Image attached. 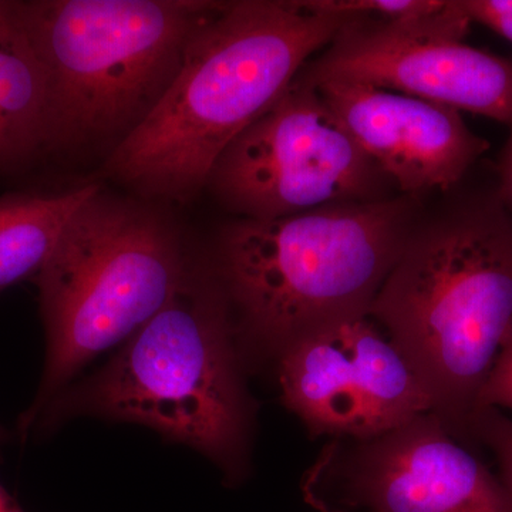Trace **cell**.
I'll return each mask as SVG.
<instances>
[{"mask_svg": "<svg viewBox=\"0 0 512 512\" xmlns=\"http://www.w3.org/2000/svg\"><path fill=\"white\" fill-rule=\"evenodd\" d=\"M5 439H6L5 430H3L2 427H0V443H2V441Z\"/></svg>", "mask_w": 512, "mask_h": 512, "instance_id": "obj_20", "label": "cell"}, {"mask_svg": "<svg viewBox=\"0 0 512 512\" xmlns=\"http://www.w3.org/2000/svg\"><path fill=\"white\" fill-rule=\"evenodd\" d=\"M303 495L319 512H512L500 477L431 412L372 439H336Z\"/></svg>", "mask_w": 512, "mask_h": 512, "instance_id": "obj_8", "label": "cell"}, {"mask_svg": "<svg viewBox=\"0 0 512 512\" xmlns=\"http://www.w3.org/2000/svg\"><path fill=\"white\" fill-rule=\"evenodd\" d=\"M187 275L180 237L157 211L100 188L87 198L36 276L47 355L22 430L77 370L154 318Z\"/></svg>", "mask_w": 512, "mask_h": 512, "instance_id": "obj_6", "label": "cell"}, {"mask_svg": "<svg viewBox=\"0 0 512 512\" xmlns=\"http://www.w3.org/2000/svg\"><path fill=\"white\" fill-rule=\"evenodd\" d=\"M498 174H500V188L497 194L505 211L512 218V124L510 126V136L505 144L503 154H501L500 165H498Z\"/></svg>", "mask_w": 512, "mask_h": 512, "instance_id": "obj_18", "label": "cell"}, {"mask_svg": "<svg viewBox=\"0 0 512 512\" xmlns=\"http://www.w3.org/2000/svg\"><path fill=\"white\" fill-rule=\"evenodd\" d=\"M301 6L323 15L357 19L404 20L436 12L444 2L436 0H302Z\"/></svg>", "mask_w": 512, "mask_h": 512, "instance_id": "obj_14", "label": "cell"}, {"mask_svg": "<svg viewBox=\"0 0 512 512\" xmlns=\"http://www.w3.org/2000/svg\"><path fill=\"white\" fill-rule=\"evenodd\" d=\"M471 22L480 23L512 43V0H463Z\"/></svg>", "mask_w": 512, "mask_h": 512, "instance_id": "obj_17", "label": "cell"}, {"mask_svg": "<svg viewBox=\"0 0 512 512\" xmlns=\"http://www.w3.org/2000/svg\"><path fill=\"white\" fill-rule=\"evenodd\" d=\"M229 303L220 279L185 276L167 305L97 375L62 397L59 409L144 424L241 481L252 404Z\"/></svg>", "mask_w": 512, "mask_h": 512, "instance_id": "obj_4", "label": "cell"}, {"mask_svg": "<svg viewBox=\"0 0 512 512\" xmlns=\"http://www.w3.org/2000/svg\"><path fill=\"white\" fill-rule=\"evenodd\" d=\"M94 184L60 194H9L0 198V292L37 276Z\"/></svg>", "mask_w": 512, "mask_h": 512, "instance_id": "obj_13", "label": "cell"}, {"mask_svg": "<svg viewBox=\"0 0 512 512\" xmlns=\"http://www.w3.org/2000/svg\"><path fill=\"white\" fill-rule=\"evenodd\" d=\"M412 218L409 200L384 198L229 222L218 237V276L245 335L279 357L315 333L369 316Z\"/></svg>", "mask_w": 512, "mask_h": 512, "instance_id": "obj_3", "label": "cell"}, {"mask_svg": "<svg viewBox=\"0 0 512 512\" xmlns=\"http://www.w3.org/2000/svg\"><path fill=\"white\" fill-rule=\"evenodd\" d=\"M47 79L18 2H0V170L47 147Z\"/></svg>", "mask_w": 512, "mask_h": 512, "instance_id": "obj_12", "label": "cell"}, {"mask_svg": "<svg viewBox=\"0 0 512 512\" xmlns=\"http://www.w3.org/2000/svg\"><path fill=\"white\" fill-rule=\"evenodd\" d=\"M485 407L512 410V320L505 330L493 367L478 394L477 410Z\"/></svg>", "mask_w": 512, "mask_h": 512, "instance_id": "obj_16", "label": "cell"}, {"mask_svg": "<svg viewBox=\"0 0 512 512\" xmlns=\"http://www.w3.org/2000/svg\"><path fill=\"white\" fill-rule=\"evenodd\" d=\"M474 444H483L493 451L500 467V480L512 497V420L493 407L478 409L474 414Z\"/></svg>", "mask_w": 512, "mask_h": 512, "instance_id": "obj_15", "label": "cell"}, {"mask_svg": "<svg viewBox=\"0 0 512 512\" xmlns=\"http://www.w3.org/2000/svg\"><path fill=\"white\" fill-rule=\"evenodd\" d=\"M369 316L423 384L431 413L474 446L478 394L512 320V218L497 192L412 232Z\"/></svg>", "mask_w": 512, "mask_h": 512, "instance_id": "obj_2", "label": "cell"}, {"mask_svg": "<svg viewBox=\"0 0 512 512\" xmlns=\"http://www.w3.org/2000/svg\"><path fill=\"white\" fill-rule=\"evenodd\" d=\"M0 512H23L2 485H0Z\"/></svg>", "mask_w": 512, "mask_h": 512, "instance_id": "obj_19", "label": "cell"}, {"mask_svg": "<svg viewBox=\"0 0 512 512\" xmlns=\"http://www.w3.org/2000/svg\"><path fill=\"white\" fill-rule=\"evenodd\" d=\"M461 2L419 18L360 19L302 72L470 111L512 124V60L463 42L471 26Z\"/></svg>", "mask_w": 512, "mask_h": 512, "instance_id": "obj_9", "label": "cell"}, {"mask_svg": "<svg viewBox=\"0 0 512 512\" xmlns=\"http://www.w3.org/2000/svg\"><path fill=\"white\" fill-rule=\"evenodd\" d=\"M315 84L350 136L404 194L448 190L490 147L450 107L365 84Z\"/></svg>", "mask_w": 512, "mask_h": 512, "instance_id": "obj_11", "label": "cell"}, {"mask_svg": "<svg viewBox=\"0 0 512 512\" xmlns=\"http://www.w3.org/2000/svg\"><path fill=\"white\" fill-rule=\"evenodd\" d=\"M279 383L285 406L312 436L372 439L431 412L423 384L370 316L286 349Z\"/></svg>", "mask_w": 512, "mask_h": 512, "instance_id": "obj_10", "label": "cell"}, {"mask_svg": "<svg viewBox=\"0 0 512 512\" xmlns=\"http://www.w3.org/2000/svg\"><path fill=\"white\" fill-rule=\"evenodd\" d=\"M218 2H18L47 79V147L113 150L156 109ZM111 150V151H113Z\"/></svg>", "mask_w": 512, "mask_h": 512, "instance_id": "obj_5", "label": "cell"}, {"mask_svg": "<svg viewBox=\"0 0 512 512\" xmlns=\"http://www.w3.org/2000/svg\"><path fill=\"white\" fill-rule=\"evenodd\" d=\"M356 20L284 0L218 2L192 33L170 89L104 170L141 197L190 201L222 151Z\"/></svg>", "mask_w": 512, "mask_h": 512, "instance_id": "obj_1", "label": "cell"}, {"mask_svg": "<svg viewBox=\"0 0 512 512\" xmlns=\"http://www.w3.org/2000/svg\"><path fill=\"white\" fill-rule=\"evenodd\" d=\"M387 184L301 70L274 106L222 151L207 187L238 218L276 220L384 200Z\"/></svg>", "mask_w": 512, "mask_h": 512, "instance_id": "obj_7", "label": "cell"}]
</instances>
